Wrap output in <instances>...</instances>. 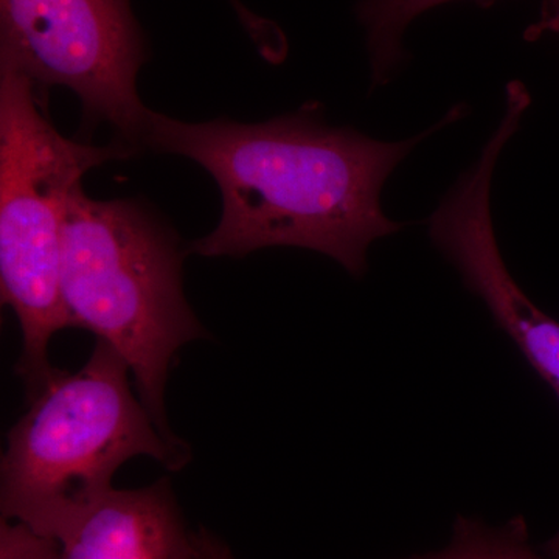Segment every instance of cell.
<instances>
[{
	"label": "cell",
	"mask_w": 559,
	"mask_h": 559,
	"mask_svg": "<svg viewBox=\"0 0 559 559\" xmlns=\"http://www.w3.org/2000/svg\"><path fill=\"white\" fill-rule=\"evenodd\" d=\"M466 114L457 105L414 138L381 142L331 127L320 103L261 123H190L153 110L145 150L197 162L218 186V226L191 242L190 253L241 259L267 248L310 249L360 278L370 246L404 227L382 209L385 180L423 140Z\"/></svg>",
	"instance_id": "6da1fadb"
},
{
	"label": "cell",
	"mask_w": 559,
	"mask_h": 559,
	"mask_svg": "<svg viewBox=\"0 0 559 559\" xmlns=\"http://www.w3.org/2000/svg\"><path fill=\"white\" fill-rule=\"evenodd\" d=\"M130 366L95 341L83 369H55L10 429L0 463L2 520L60 543L112 491L117 471L151 457L179 471L190 459L132 392Z\"/></svg>",
	"instance_id": "7a4b0ae2"
},
{
	"label": "cell",
	"mask_w": 559,
	"mask_h": 559,
	"mask_svg": "<svg viewBox=\"0 0 559 559\" xmlns=\"http://www.w3.org/2000/svg\"><path fill=\"white\" fill-rule=\"evenodd\" d=\"M183 248L170 224L140 200L70 197L61 288L70 323L94 333L130 366L139 399L168 439L165 388L176 355L207 331L183 294Z\"/></svg>",
	"instance_id": "3957f363"
},
{
	"label": "cell",
	"mask_w": 559,
	"mask_h": 559,
	"mask_svg": "<svg viewBox=\"0 0 559 559\" xmlns=\"http://www.w3.org/2000/svg\"><path fill=\"white\" fill-rule=\"evenodd\" d=\"M43 87L0 62V293L20 322L17 374L28 399L49 381V345L70 329L62 299V237L70 197L92 168L138 151L69 139L44 108Z\"/></svg>",
	"instance_id": "277c9868"
},
{
	"label": "cell",
	"mask_w": 559,
	"mask_h": 559,
	"mask_svg": "<svg viewBox=\"0 0 559 559\" xmlns=\"http://www.w3.org/2000/svg\"><path fill=\"white\" fill-rule=\"evenodd\" d=\"M148 53L131 0H0V62L43 90L72 91L87 142L109 124L112 139L145 150L153 110L138 75Z\"/></svg>",
	"instance_id": "5b68a950"
},
{
	"label": "cell",
	"mask_w": 559,
	"mask_h": 559,
	"mask_svg": "<svg viewBox=\"0 0 559 559\" xmlns=\"http://www.w3.org/2000/svg\"><path fill=\"white\" fill-rule=\"evenodd\" d=\"M527 109L524 98H507L502 119L479 159L460 175L430 215L429 237L559 400V322L539 310L510 274L492 223L495 170Z\"/></svg>",
	"instance_id": "8992f818"
},
{
	"label": "cell",
	"mask_w": 559,
	"mask_h": 559,
	"mask_svg": "<svg viewBox=\"0 0 559 559\" xmlns=\"http://www.w3.org/2000/svg\"><path fill=\"white\" fill-rule=\"evenodd\" d=\"M60 559H205L170 479L116 489L60 540Z\"/></svg>",
	"instance_id": "52a82bcc"
},
{
	"label": "cell",
	"mask_w": 559,
	"mask_h": 559,
	"mask_svg": "<svg viewBox=\"0 0 559 559\" xmlns=\"http://www.w3.org/2000/svg\"><path fill=\"white\" fill-rule=\"evenodd\" d=\"M459 0H360L356 16L366 31L367 50L370 57L371 86L388 84L401 62L406 60L404 33L412 22L444 3ZM477 5L489 7L496 0H471ZM544 33L559 35V0H546L543 17L527 31V39H536Z\"/></svg>",
	"instance_id": "ba28073f"
},
{
	"label": "cell",
	"mask_w": 559,
	"mask_h": 559,
	"mask_svg": "<svg viewBox=\"0 0 559 559\" xmlns=\"http://www.w3.org/2000/svg\"><path fill=\"white\" fill-rule=\"evenodd\" d=\"M417 559H559V535L547 546L530 543L527 524L514 518L500 527L459 518L447 549Z\"/></svg>",
	"instance_id": "9c48e42d"
},
{
	"label": "cell",
	"mask_w": 559,
	"mask_h": 559,
	"mask_svg": "<svg viewBox=\"0 0 559 559\" xmlns=\"http://www.w3.org/2000/svg\"><path fill=\"white\" fill-rule=\"evenodd\" d=\"M60 551L57 539L39 535L21 522L2 520L0 559H60Z\"/></svg>",
	"instance_id": "30bf717a"
},
{
	"label": "cell",
	"mask_w": 559,
	"mask_h": 559,
	"mask_svg": "<svg viewBox=\"0 0 559 559\" xmlns=\"http://www.w3.org/2000/svg\"><path fill=\"white\" fill-rule=\"evenodd\" d=\"M200 538L205 559H235L229 547L218 536L210 533L209 530L201 528Z\"/></svg>",
	"instance_id": "8fae6325"
},
{
	"label": "cell",
	"mask_w": 559,
	"mask_h": 559,
	"mask_svg": "<svg viewBox=\"0 0 559 559\" xmlns=\"http://www.w3.org/2000/svg\"><path fill=\"white\" fill-rule=\"evenodd\" d=\"M230 2L231 5H234L235 11H237L238 17H240V21L245 24L246 31H259L261 24H263V20L257 16V14L250 13L248 9H245V5H242L240 0H230Z\"/></svg>",
	"instance_id": "7c38bea8"
}]
</instances>
